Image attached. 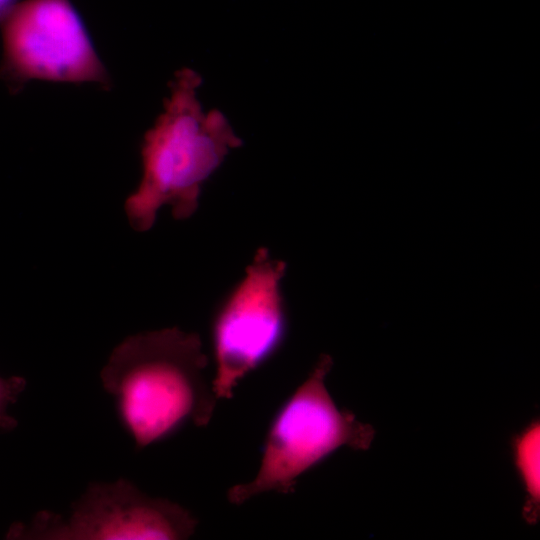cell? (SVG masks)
Instances as JSON below:
<instances>
[{"label":"cell","instance_id":"cell-1","mask_svg":"<svg viewBox=\"0 0 540 540\" xmlns=\"http://www.w3.org/2000/svg\"><path fill=\"white\" fill-rule=\"evenodd\" d=\"M207 366L199 335L177 327L130 335L113 349L100 379L137 449L210 422L218 399Z\"/></svg>","mask_w":540,"mask_h":540},{"label":"cell","instance_id":"cell-2","mask_svg":"<svg viewBox=\"0 0 540 540\" xmlns=\"http://www.w3.org/2000/svg\"><path fill=\"white\" fill-rule=\"evenodd\" d=\"M201 82L193 69L177 71L162 113L144 135L142 178L124 205L135 231L149 230L163 206L177 220L191 217L206 180L242 145L221 111L203 110L197 97Z\"/></svg>","mask_w":540,"mask_h":540},{"label":"cell","instance_id":"cell-3","mask_svg":"<svg viewBox=\"0 0 540 540\" xmlns=\"http://www.w3.org/2000/svg\"><path fill=\"white\" fill-rule=\"evenodd\" d=\"M332 366V358L322 354L308 377L280 406L267 431L256 475L229 488L230 503L241 505L267 492L292 494L299 477L337 449L370 447L373 427L340 409L327 390L325 379Z\"/></svg>","mask_w":540,"mask_h":540},{"label":"cell","instance_id":"cell-4","mask_svg":"<svg viewBox=\"0 0 540 540\" xmlns=\"http://www.w3.org/2000/svg\"><path fill=\"white\" fill-rule=\"evenodd\" d=\"M0 78L12 94L31 80L111 87L71 0L20 1L1 21Z\"/></svg>","mask_w":540,"mask_h":540},{"label":"cell","instance_id":"cell-5","mask_svg":"<svg viewBox=\"0 0 540 540\" xmlns=\"http://www.w3.org/2000/svg\"><path fill=\"white\" fill-rule=\"evenodd\" d=\"M286 263L259 248L243 278L224 298L211 323L217 399H231L239 383L266 363L287 333L281 290Z\"/></svg>","mask_w":540,"mask_h":540},{"label":"cell","instance_id":"cell-6","mask_svg":"<svg viewBox=\"0 0 540 540\" xmlns=\"http://www.w3.org/2000/svg\"><path fill=\"white\" fill-rule=\"evenodd\" d=\"M198 520L190 511L161 497H152L125 478L91 482L66 515L39 511L28 521L13 523L10 540H183Z\"/></svg>","mask_w":540,"mask_h":540},{"label":"cell","instance_id":"cell-7","mask_svg":"<svg viewBox=\"0 0 540 540\" xmlns=\"http://www.w3.org/2000/svg\"><path fill=\"white\" fill-rule=\"evenodd\" d=\"M515 465L520 474L528 499L523 509L527 522L535 523L540 507V424L527 426L513 441Z\"/></svg>","mask_w":540,"mask_h":540},{"label":"cell","instance_id":"cell-8","mask_svg":"<svg viewBox=\"0 0 540 540\" xmlns=\"http://www.w3.org/2000/svg\"><path fill=\"white\" fill-rule=\"evenodd\" d=\"M27 381L21 376L0 375V431L9 432L18 426V421L8 412L25 391Z\"/></svg>","mask_w":540,"mask_h":540},{"label":"cell","instance_id":"cell-9","mask_svg":"<svg viewBox=\"0 0 540 540\" xmlns=\"http://www.w3.org/2000/svg\"><path fill=\"white\" fill-rule=\"evenodd\" d=\"M19 2V0H0V23Z\"/></svg>","mask_w":540,"mask_h":540}]
</instances>
